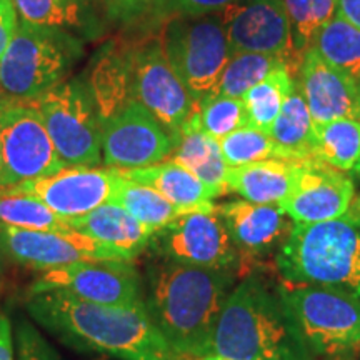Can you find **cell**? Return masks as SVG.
Masks as SVG:
<instances>
[{
    "mask_svg": "<svg viewBox=\"0 0 360 360\" xmlns=\"http://www.w3.org/2000/svg\"><path fill=\"white\" fill-rule=\"evenodd\" d=\"M27 310L45 330L75 349L120 360H184L152 321L146 302L112 307L49 290L30 294Z\"/></svg>",
    "mask_w": 360,
    "mask_h": 360,
    "instance_id": "obj_1",
    "label": "cell"
},
{
    "mask_svg": "<svg viewBox=\"0 0 360 360\" xmlns=\"http://www.w3.org/2000/svg\"><path fill=\"white\" fill-rule=\"evenodd\" d=\"M232 281L231 269L195 267L164 259L148 267L146 307L184 360L210 352Z\"/></svg>",
    "mask_w": 360,
    "mask_h": 360,
    "instance_id": "obj_2",
    "label": "cell"
},
{
    "mask_svg": "<svg viewBox=\"0 0 360 360\" xmlns=\"http://www.w3.org/2000/svg\"><path fill=\"white\" fill-rule=\"evenodd\" d=\"M233 360H310L281 290L249 276L233 287L215 326L210 352Z\"/></svg>",
    "mask_w": 360,
    "mask_h": 360,
    "instance_id": "obj_3",
    "label": "cell"
},
{
    "mask_svg": "<svg viewBox=\"0 0 360 360\" xmlns=\"http://www.w3.org/2000/svg\"><path fill=\"white\" fill-rule=\"evenodd\" d=\"M285 283L335 289L360 300V219L349 210L317 224H294L276 252Z\"/></svg>",
    "mask_w": 360,
    "mask_h": 360,
    "instance_id": "obj_4",
    "label": "cell"
},
{
    "mask_svg": "<svg viewBox=\"0 0 360 360\" xmlns=\"http://www.w3.org/2000/svg\"><path fill=\"white\" fill-rule=\"evenodd\" d=\"M80 56L77 35L19 19L0 58V87L12 101H34L60 84Z\"/></svg>",
    "mask_w": 360,
    "mask_h": 360,
    "instance_id": "obj_5",
    "label": "cell"
},
{
    "mask_svg": "<svg viewBox=\"0 0 360 360\" xmlns=\"http://www.w3.org/2000/svg\"><path fill=\"white\" fill-rule=\"evenodd\" d=\"M297 335L310 354L330 359L360 357V300L317 285H282Z\"/></svg>",
    "mask_w": 360,
    "mask_h": 360,
    "instance_id": "obj_6",
    "label": "cell"
},
{
    "mask_svg": "<svg viewBox=\"0 0 360 360\" xmlns=\"http://www.w3.org/2000/svg\"><path fill=\"white\" fill-rule=\"evenodd\" d=\"M159 39L169 64L195 105L212 96L232 57L222 15L169 17Z\"/></svg>",
    "mask_w": 360,
    "mask_h": 360,
    "instance_id": "obj_7",
    "label": "cell"
},
{
    "mask_svg": "<svg viewBox=\"0 0 360 360\" xmlns=\"http://www.w3.org/2000/svg\"><path fill=\"white\" fill-rule=\"evenodd\" d=\"M30 102L67 167H97L101 164V122L87 85L60 82Z\"/></svg>",
    "mask_w": 360,
    "mask_h": 360,
    "instance_id": "obj_8",
    "label": "cell"
},
{
    "mask_svg": "<svg viewBox=\"0 0 360 360\" xmlns=\"http://www.w3.org/2000/svg\"><path fill=\"white\" fill-rule=\"evenodd\" d=\"M125 57L129 98L146 107L177 137L197 105L169 64L160 39L152 37L125 47Z\"/></svg>",
    "mask_w": 360,
    "mask_h": 360,
    "instance_id": "obj_9",
    "label": "cell"
},
{
    "mask_svg": "<svg viewBox=\"0 0 360 360\" xmlns=\"http://www.w3.org/2000/svg\"><path fill=\"white\" fill-rule=\"evenodd\" d=\"M164 260L207 269H237L240 265L217 205L192 207L152 236L150 245Z\"/></svg>",
    "mask_w": 360,
    "mask_h": 360,
    "instance_id": "obj_10",
    "label": "cell"
},
{
    "mask_svg": "<svg viewBox=\"0 0 360 360\" xmlns=\"http://www.w3.org/2000/svg\"><path fill=\"white\" fill-rule=\"evenodd\" d=\"M102 160L110 169H137L170 159L177 137L146 107L129 101L98 119Z\"/></svg>",
    "mask_w": 360,
    "mask_h": 360,
    "instance_id": "obj_11",
    "label": "cell"
},
{
    "mask_svg": "<svg viewBox=\"0 0 360 360\" xmlns=\"http://www.w3.org/2000/svg\"><path fill=\"white\" fill-rule=\"evenodd\" d=\"M58 290L87 302L125 307L146 302L137 269L125 260H84L45 270L30 294Z\"/></svg>",
    "mask_w": 360,
    "mask_h": 360,
    "instance_id": "obj_12",
    "label": "cell"
},
{
    "mask_svg": "<svg viewBox=\"0 0 360 360\" xmlns=\"http://www.w3.org/2000/svg\"><path fill=\"white\" fill-rule=\"evenodd\" d=\"M0 141L7 188L67 167L30 101H13L0 110Z\"/></svg>",
    "mask_w": 360,
    "mask_h": 360,
    "instance_id": "obj_13",
    "label": "cell"
},
{
    "mask_svg": "<svg viewBox=\"0 0 360 360\" xmlns=\"http://www.w3.org/2000/svg\"><path fill=\"white\" fill-rule=\"evenodd\" d=\"M119 175L114 169L65 167L52 175L25 180L2 192L29 193L64 219L92 212L112 199Z\"/></svg>",
    "mask_w": 360,
    "mask_h": 360,
    "instance_id": "obj_14",
    "label": "cell"
},
{
    "mask_svg": "<svg viewBox=\"0 0 360 360\" xmlns=\"http://www.w3.org/2000/svg\"><path fill=\"white\" fill-rule=\"evenodd\" d=\"M232 53L259 52L278 56L297 72L290 24L282 0H242L220 13Z\"/></svg>",
    "mask_w": 360,
    "mask_h": 360,
    "instance_id": "obj_15",
    "label": "cell"
},
{
    "mask_svg": "<svg viewBox=\"0 0 360 360\" xmlns=\"http://www.w3.org/2000/svg\"><path fill=\"white\" fill-rule=\"evenodd\" d=\"M355 197L354 180L317 159L300 160L295 186L281 209L294 224H317L349 212Z\"/></svg>",
    "mask_w": 360,
    "mask_h": 360,
    "instance_id": "obj_16",
    "label": "cell"
},
{
    "mask_svg": "<svg viewBox=\"0 0 360 360\" xmlns=\"http://www.w3.org/2000/svg\"><path fill=\"white\" fill-rule=\"evenodd\" d=\"M7 255L37 270H52L84 260H125L119 250L74 229L65 232L22 231L6 227Z\"/></svg>",
    "mask_w": 360,
    "mask_h": 360,
    "instance_id": "obj_17",
    "label": "cell"
},
{
    "mask_svg": "<svg viewBox=\"0 0 360 360\" xmlns=\"http://www.w3.org/2000/svg\"><path fill=\"white\" fill-rule=\"evenodd\" d=\"M217 212L240 257L238 267H247L277 252L294 227V220L272 204L229 200L217 205Z\"/></svg>",
    "mask_w": 360,
    "mask_h": 360,
    "instance_id": "obj_18",
    "label": "cell"
},
{
    "mask_svg": "<svg viewBox=\"0 0 360 360\" xmlns=\"http://www.w3.org/2000/svg\"><path fill=\"white\" fill-rule=\"evenodd\" d=\"M295 82L307 102L315 125L332 120H360V89L310 47L295 72Z\"/></svg>",
    "mask_w": 360,
    "mask_h": 360,
    "instance_id": "obj_19",
    "label": "cell"
},
{
    "mask_svg": "<svg viewBox=\"0 0 360 360\" xmlns=\"http://www.w3.org/2000/svg\"><path fill=\"white\" fill-rule=\"evenodd\" d=\"M70 229L119 250L129 262L150 245L154 232L130 215L124 207L107 202L82 217L67 219Z\"/></svg>",
    "mask_w": 360,
    "mask_h": 360,
    "instance_id": "obj_20",
    "label": "cell"
},
{
    "mask_svg": "<svg viewBox=\"0 0 360 360\" xmlns=\"http://www.w3.org/2000/svg\"><path fill=\"white\" fill-rule=\"evenodd\" d=\"M300 160L269 159L240 167H229L225 177L227 192L254 204L281 205L295 186Z\"/></svg>",
    "mask_w": 360,
    "mask_h": 360,
    "instance_id": "obj_21",
    "label": "cell"
},
{
    "mask_svg": "<svg viewBox=\"0 0 360 360\" xmlns=\"http://www.w3.org/2000/svg\"><path fill=\"white\" fill-rule=\"evenodd\" d=\"M122 177L152 187L174 205L182 209H192L205 204H212L220 193L207 187L191 170L175 160H164L154 165L137 169H115Z\"/></svg>",
    "mask_w": 360,
    "mask_h": 360,
    "instance_id": "obj_22",
    "label": "cell"
},
{
    "mask_svg": "<svg viewBox=\"0 0 360 360\" xmlns=\"http://www.w3.org/2000/svg\"><path fill=\"white\" fill-rule=\"evenodd\" d=\"M170 160H175L191 170L207 187L217 191L220 195L227 193L225 177H227L229 165L225 164L222 152H220L219 141L207 135L197 125L193 112L177 134V142H175Z\"/></svg>",
    "mask_w": 360,
    "mask_h": 360,
    "instance_id": "obj_23",
    "label": "cell"
},
{
    "mask_svg": "<svg viewBox=\"0 0 360 360\" xmlns=\"http://www.w3.org/2000/svg\"><path fill=\"white\" fill-rule=\"evenodd\" d=\"M17 15L29 24L79 35L97 29L94 0H12Z\"/></svg>",
    "mask_w": 360,
    "mask_h": 360,
    "instance_id": "obj_24",
    "label": "cell"
},
{
    "mask_svg": "<svg viewBox=\"0 0 360 360\" xmlns=\"http://www.w3.org/2000/svg\"><path fill=\"white\" fill-rule=\"evenodd\" d=\"M269 135L290 160H307L314 157L317 143L315 124L297 82Z\"/></svg>",
    "mask_w": 360,
    "mask_h": 360,
    "instance_id": "obj_25",
    "label": "cell"
},
{
    "mask_svg": "<svg viewBox=\"0 0 360 360\" xmlns=\"http://www.w3.org/2000/svg\"><path fill=\"white\" fill-rule=\"evenodd\" d=\"M110 202L124 207L130 215H134L139 222L150 229L154 233L187 210L174 205L152 187L134 182L122 175H119L117 179Z\"/></svg>",
    "mask_w": 360,
    "mask_h": 360,
    "instance_id": "obj_26",
    "label": "cell"
},
{
    "mask_svg": "<svg viewBox=\"0 0 360 360\" xmlns=\"http://www.w3.org/2000/svg\"><path fill=\"white\" fill-rule=\"evenodd\" d=\"M294 87L295 74L287 65L278 67L262 82L254 85L242 97L247 110V125L269 134Z\"/></svg>",
    "mask_w": 360,
    "mask_h": 360,
    "instance_id": "obj_27",
    "label": "cell"
},
{
    "mask_svg": "<svg viewBox=\"0 0 360 360\" xmlns=\"http://www.w3.org/2000/svg\"><path fill=\"white\" fill-rule=\"evenodd\" d=\"M314 159L342 172H352L360 160V120L339 119L315 125Z\"/></svg>",
    "mask_w": 360,
    "mask_h": 360,
    "instance_id": "obj_28",
    "label": "cell"
},
{
    "mask_svg": "<svg viewBox=\"0 0 360 360\" xmlns=\"http://www.w3.org/2000/svg\"><path fill=\"white\" fill-rule=\"evenodd\" d=\"M287 60L278 56H269V53L259 52H237L232 53L231 60L227 62L225 69L220 75L217 85H215L214 96L242 98L249 90L259 82L283 67ZM290 69V67H289ZM292 70V69H290Z\"/></svg>",
    "mask_w": 360,
    "mask_h": 360,
    "instance_id": "obj_29",
    "label": "cell"
},
{
    "mask_svg": "<svg viewBox=\"0 0 360 360\" xmlns=\"http://www.w3.org/2000/svg\"><path fill=\"white\" fill-rule=\"evenodd\" d=\"M312 47L330 65L360 85V30L335 15L317 35Z\"/></svg>",
    "mask_w": 360,
    "mask_h": 360,
    "instance_id": "obj_30",
    "label": "cell"
},
{
    "mask_svg": "<svg viewBox=\"0 0 360 360\" xmlns=\"http://www.w3.org/2000/svg\"><path fill=\"white\" fill-rule=\"evenodd\" d=\"M0 222L22 231H70L67 219L49 209L42 200L29 193H0Z\"/></svg>",
    "mask_w": 360,
    "mask_h": 360,
    "instance_id": "obj_31",
    "label": "cell"
},
{
    "mask_svg": "<svg viewBox=\"0 0 360 360\" xmlns=\"http://www.w3.org/2000/svg\"><path fill=\"white\" fill-rule=\"evenodd\" d=\"M290 24L294 53L302 60L317 35L337 15L339 0H282Z\"/></svg>",
    "mask_w": 360,
    "mask_h": 360,
    "instance_id": "obj_32",
    "label": "cell"
},
{
    "mask_svg": "<svg viewBox=\"0 0 360 360\" xmlns=\"http://www.w3.org/2000/svg\"><path fill=\"white\" fill-rule=\"evenodd\" d=\"M219 146L229 167H240L252 162L269 159L290 160L267 132L250 127V125L237 129L236 132L220 139Z\"/></svg>",
    "mask_w": 360,
    "mask_h": 360,
    "instance_id": "obj_33",
    "label": "cell"
},
{
    "mask_svg": "<svg viewBox=\"0 0 360 360\" xmlns=\"http://www.w3.org/2000/svg\"><path fill=\"white\" fill-rule=\"evenodd\" d=\"M199 127L215 141L227 137L247 125V110L242 98L214 96L202 101L193 110Z\"/></svg>",
    "mask_w": 360,
    "mask_h": 360,
    "instance_id": "obj_34",
    "label": "cell"
},
{
    "mask_svg": "<svg viewBox=\"0 0 360 360\" xmlns=\"http://www.w3.org/2000/svg\"><path fill=\"white\" fill-rule=\"evenodd\" d=\"M242 0H160L159 17H202L222 13Z\"/></svg>",
    "mask_w": 360,
    "mask_h": 360,
    "instance_id": "obj_35",
    "label": "cell"
},
{
    "mask_svg": "<svg viewBox=\"0 0 360 360\" xmlns=\"http://www.w3.org/2000/svg\"><path fill=\"white\" fill-rule=\"evenodd\" d=\"M17 360H60L57 350L29 321H20L15 330Z\"/></svg>",
    "mask_w": 360,
    "mask_h": 360,
    "instance_id": "obj_36",
    "label": "cell"
},
{
    "mask_svg": "<svg viewBox=\"0 0 360 360\" xmlns=\"http://www.w3.org/2000/svg\"><path fill=\"white\" fill-rule=\"evenodd\" d=\"M114 19L132 22L148 13H157L160 0H102Z\"/></svg>",
    "mask_w": 360,
    "mask_h": 360,
    "instance_id": "obj_37",
    "label": "cell"
},
{
    "mask_svg": "<svg viewBox=\"0 0 360 360\" xmlns=\"http://www.w3.org/2000/svg\"><path fill=\"white\" fill-rule=\"evenodd\" d=\"M19 25V15L12 0H0V58L6 53Z\"/></svg>",
    "mask_w": 360,
    "mask_h": 360,
    "instance_id": "obj_38",
    "label": "cell"
},
{
    "mask_svg": "<svg viewBox=\"0 0 360 360\" xmlns=\"http://www.w3.org/2000/svg\"><path fill=\"white\" fill-rule=\"evenodd\" d=\"M0 360H13L12 328L4 314H0Z\"/></svg>",
    "mask_w": 360,
    "mask_h": 360,
    "instance_id": "obj_39",
    "label": "cell"
},
{
    "mask_svg": "<svg viewBox=\"0 0 360 360\" xmlns=\"http://www.w3.org/2000/svg\"><path fill=\"white\" fill-rule=\"evenodd\" d=\"M337 15L360 30V0H339Z\"/></svg>",
    "mask_w": 360,
    "mask_h": 360,
    "instance_id": "obj_40",
    "label": "cell"
},
{
    "mask_svg": "<svg viewBox=\"0 0 360 360\" xmlns=\"http://www.w3.org/2000/svg\"><path fill=\"white\" fill-rule=\"evenodd\" d=\"M0 188H2V191H6L7 188V174H6V165H4L2 141H0Z\"/></svg>",
    "mask_w": 360,
    "mask_h": 360,
    "instance_id": "obj_41",
    "label": "cell"
},
{
    "mask_svg": "<svg viewBox=\"0 0 360 360\" xmlns=\"http://www.w3.org/2000/svg\"><path fill=\"white\" fill-rule=\"evenodd\" d=\"M7 255L6 249V225L0 222V265H2L4 257Z\"/></svg>",
    "mask_w": 360,
    "mask_h": 360,
    "instance_id": "obj_42",
    "label": "cell"
},
{
    "mask_svg": "<svg viewBox=\"0 0 360 360\" xmlns=\"http://www.w3.org/2000/svg\"><path fill=\"white\" fill-rule=\"evenodd\" d=\"M350 212L357 215V217L360 219V195H355L354 200H352V205H350Z\"/></svg>",
    "mask_w": 360,
    "mask_h": 360,
    "instance_id": "obj_43",
    "label": "cell"
},
{
    "mask_svg": "<svg viewBox=\"0 0 360 360\" xmlns=\"http://www.w3.org/2000/svg\"><path fill=\"white\" fill-rule=\"evenodd\" d=\"M186 360H233V359H225L214 354H207V355H202V357H193V359H186Z\"/></svg>",
    "mask_w": 360,
    "mask_h": 360,
    "instance_id": "obj_44",
    "label": "cell"
},
{
    "mask_svg": "<svg viewBox=\"0 0 360 360\" xmlns=\"http://www.w3.org/2000/svg\"><path fill=\"white\" fill-rule=\"evenodd\" d=\"M11 102H13L12 98H8L6 96V92H4V90H2V87H0V110H2L4 107H7Z\"/></svg>",
    "mask_w": 360,
    "mask_h": 360,
    "instance_id": "obj_45",
    "label": "cell"
},
{
    "mask_svg": "<svg viewBox=\"0 0 360 360\" xmlns=\"http://www.w3.org/2000/svg\"><path fill=\"white\" fill-rule=\"evenodd\" d=\"M352 174L355 175V177H357V179L360 180V160L357 162V165H355V167H354V170H352Z\"/></svg>",
    "mask_w": 360,
    "mask_h": 360,
    "instance_id": "obj_46",
    "label": "cell"
},
{
    "mask_svg": "<svg viewBox=\"0 0 360 360\" xmlns=\"http://www.w3.org/2000/svg\"><path fill=\"white\" fill-rule=\"evenodd\" d=\"M0 193H2V188H0Z\"/></svg>",
    "mask_w": 360,
    "mask_h": 360,
    "instance_id": "obj_47",
    "label": "cell"
},
{
    "mask_svg": "<svg viewBox=\"0 0 360 360\" xmlns=\"http://www.w3.org/2000/svg\"><path fill=\"white\" fill-rule=\"evenodd\" d=\"M359 89H360V85H359Z\"/></svg>",
    "mask_w": 360,
    "mask_h": 360,
    "instance_id": "obj_48",
    "label": "cell"
}]
</instances>
